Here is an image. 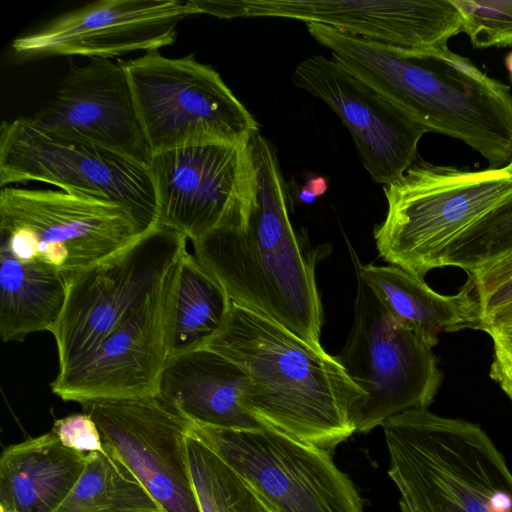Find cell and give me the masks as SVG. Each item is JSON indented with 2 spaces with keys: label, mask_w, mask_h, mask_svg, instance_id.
Masks as SVG:
<instances>
[{
  "label": "cell",
  "mask_w": 512,
  "mask_h": 512,
  "mask_svg": "<svg viewBox=\"0 0 512 512\" xmlns=\"http://www.w3.org/2000/svg\"><path fill=\"white\" fill-rule=\"evenodd\" d=\"M332 58L367 83L427 133L458 139L489 168L512 160V92L448 47L412 49L308 23Z\"/></svg>",
  "instance_id": "cell-1"
},
{
  "label": "cell",
  "mask_w": 512,
  "mask_h": 512,
  "mask_svg": "<svg viewBox=\"0 0 512 512\" xmlns=\"http://www.w3.org/2000/svg\"><path fill=\"white\" fill-rule=\"evenodd\" d=\"M248 143L257 176V202L247 216L193 241L194 256L231 302L320 348L323 307L315 258L290 219L287 184L274 146L260 131Z\"/></svg>",
  "instance_id": "cell-2"
},
{
  "label": "cell",
  "mask_w": 512,
  "mask_h": 512,
  "mask_svg": "<svg viewBox=\"0 0 512 512\" xmlns=\"http://www.w3.org/2000/svg\"><path fill=\"white\" fill-rule=\"evenodd\" d=\"M203 347L246 374L243 407L262 426L328 452L357 432L365 393L323 347L233 302Z\"/></svg>",
  "instance_id": "cell-3"
},
{
  "label": "cell",
  "mask_w": 512,
  "mask_h": 512,
  "mask_svg": "<svg viewBox=\"0 0 512 512\" xmlns=\"http://www.w3.org/2000/svg\"><path fill=\"white\" fill-rule=\"evenodd\" d=\"M382 427L401 512H512V471L479 425L415 408Z\"/></svg>",
  "instance_id": "cell-4"
},
{
  "label": "cell",
  "mask_w": 512,
  "mask_h": 512,
  "mask_svg": "<svg viewBox=\"0 0 512 512\" xmlns=\"http://www.w3.org/2000/svg\"><path fill=\"white\" fill-rule=\"evenodd\" d=\"M383 190L388 209L373 233L378 253L424 279L442 267L453 239L512 195V172L505 167L470 171L418 159Z\"/></svg>",
  "instance_id": "cell-5"
},
{
  "label": "cell",
  "mask_w": 512,
  "mask_h": 512,
  "mask_svg": "<svg viewBox=\"0 0 512 512\" xmlns=\"http://www.w3.org/2000/svg\"><path fill=\"white\" fill-rule=\"evenodd\" d=\"M28 181L118 203L143 234L158 224L149 166L73 134L46 129L30 117L0 127V186Z\"/></svg>",
  "instance_id": "cell-6"
},
{
  "label": "cell",
  "mask_w": 512,
  "mask_h": 512,
  "mask_svg": "<svg viewBox=\"0 0 512 512\" xmlns=\"http://www.w3.org/2000/svg\"><path fill=\"white\" fill-rule=\"evenodd\" d=\"M141 234L131 213L115 202L64 190L6 186L0 191V250L67 278Z\"/></svg>",
  "instance_id": "cell-7"
},
{
  "label": "cell",
  "mask_w": 512,
  "mask_h": 512,
  "mask_svg": "<svg viewBox=\"0 0 512 512\" xmlns=\"http://www.w3.org/2000/svg\"><path fill=\"white\" fill-rule=\"evenodd\" d=\"M118 62L152 154L199 142H244L259 131L219 73L193 54L169 58L152 50Z\"/></svg>",
  "instance_id": "cell-8"
},
{
  "label": "cell",
  "mask_w": 512,
  "mask_h": 512,
  "mask_svg": "<svg viewBox=\"0 0 512 512\" xmlns=\"http://www.w3.org/2000/svg\"><path fill=\"white\" fill-rule=\"evenodd\" d=\"M186 241L176 230L157 224L68 278L65 306L51 332L59 372L81 360L145 305L186 251Z\"/></svg>",
  "instance_id": "cell-9"
},
{
  "label": "cell",
  "mask_w": 512,
  "mask_h": 512,
  "mask_svg": "<svg viewBox=\"0 0 512 512\" xmlns=\"http://www.w3.org/2000/svg\"><path fill=\"white\" fill-rule=\"evenodd\" d=\"M356 274L353 324L335 358L365 393L357 432L367 433L399 413L429 408L442 373L432 348L401 325Z\"/></svg>",
  "instance_id": "cell-10"
},
{
  "label": "cell",
  "mask_w": 512,
  "mask_h": 512,
  "mask_svg": "<svg viewBox=\"0 0 512 512\" xmlns=\"http://www.w3.org/2000/svg\"><path fill=\"white\" fill-rule=\"evenodd\" d=\"M190 423V430L242 476L272 512H365L358 490L331 452L267 427Z\"/></svg>",
  "instance_id": "cell-11"
},
{
  "label": "cell",
  "mask_w": 512,
  "mask_h": 512,
  "mask_svg": "<svg viewBox=\"0 0 512 512\" xmlns=\"http://www.w3.org/2000/svg\"><path fill=\"white\" fill-rule=\"evenodd\" d=\"M158 224L192 242L248 214L257 176L248 141H207L155 152L149 161Z\"/></svg>",
  "instance_id": "cell-12"
},
{
  "label": "cell",
  "mask_w": 512,
  "mask_h": 512,
  "mask_svg": "<svg viewBox=\"0 0 512 512\" xmlns=\"http://www.w3.org/2000/svg\"><path fill=\"white\" fill-rule=\"evenodd\" d=\"M176 284L177 262L140 310L81 360L58 372L52 392L78 403L157 395L171 357Z\"/></svg>",
  "instance_id": "cell-13"
},
{
  "label": "cell",
  "mask_w": 512,
  "mask_h": 512,
  "mask_svg": "<svg viewBox=\"0 0 512 512\" xmlns=\"http://www.w3.org/2000/svg\"><path fill=\"white\" fill-rule=\"evenodd\" d=\"M192 4L197 14L296 19L412 49L448 47L463 25L452 0H193Z\"/></svg>",
  "instance_id": "cell-14"
},
{
  "label": "cell",
  "mask_w": 512,
  "mask_h": 512,
  "mask_svg": "<svg viewBox=\"0 0 512 512\" xmlns=\"http://www.w3.org/2000/svg\"><path fill=\"white\" fill-rule=\"evenodd\" d=\"M103 445L119 457L165 512H200L185 439L190 421L158 395L80 403Z\"/></svg>",
  "instance_id": "cell-15"
},
{
  "label": "cell",
  "mask_w": 512,
  "mask_h": 512,
  "mask_svg": "<svg viewBox=\"0 0 512 512\" xmlns=\"http://www.w3.org/2000/svg\"><path fill=\"white\" fill-rule=\"evenodd\" d=\"M292 81L340 118L374 182L393 183L419 159L418 144L427 131L333 58L304 59Z\"/></svg>",
  "instance_id": "cell-16"
},
{
  "label": "cell",
  "mask_w": 512,
  "mask_h": 512,
  "mask_svg": "<svg viewBox=\"0 0 512 512\" xmlns=\"http://www.w3.org/2000/svg\"><path fill=\"white\" fill-rule=\"evenodd\" d=\"M195 15L188 0H100L55 17L17 37L13 50L23 57L80 55L110 59L171 45L178 24Z\"/></svg>",
  "instance_id": "cell-17"
},
{
  "label": "cell",
  "mask_w": 512,
  "mask_h": 512,
  "mask_svg": "<svg viewBox=\"0 0 512 512\" xmlns=\"http://www.w3.org/2000/svg\"><path fill=\"white\" fill-rule=\"evenodd\" d=\"M30 119L38 126L80 136L148 165L146 140L122 65L105 58L67 71L52 98Z\"/></svg>",
  "instance_id": "cell-18"
},
{
  "label": "cell",
  "mask_w": 512,
  "mask_h": 512,
  "mask_svg": "<svg viewBox=\"0 0 512 512\" xmlns=\"http://www.w3.org/2000/svg\"><path fill=\"white\" fill-rule=\"evenodd\" d=\"M246 374L208 348L173 355L162 374L158 396L190 422L249 429L262 426L243 407Z\"/></svg>",
  "instance_id": "cell-19"
},
{
  "label": "cell",
  "mask_w": 512,
  "mask_h": 512,
  "mask_svg": "<svg viewBox=\"0 0 512 512\" xmlns=\"http://www.w3.org/2000/svg\"><path fill=\"white\" fill-rule=\"evenodd\" d=\"M86 456L51 430L6 447L0 458V511L53 512L83 472Z\"/></svg>",
  "instance_id": "cell-20"
},
{
  "label": "cell",
  "mask_w": 512,
  "mask_h": 512,
  "mask_svg": "<svg viewBox=\"0 0 512 512\" xmlns=\"http://www.w3.org/2000/svg\"><path fill=\"white\" fill-rule=\"evenodd\" d=\"M354 263L356 272L390 314L431 348L442 332L479 330L481 318L468 282L457 294L442 295L400 267L363 265L355 256Z\"/></svg>",
  "instance_id": "cell-21"
},
{
  "label": "cell",
  "mask_w": 512,
  "mask_h": 512,
  "mask_svg": "<svg viewBox=\"0 0 512 512\" xmlns=\"http://www.w3.org/2000/svg\"><path fill=\"white\" fill-rule=\"evenodd\" d=\"M68 278L40 262L21 261L0 250V336L22 341L52 332L63 312Z\"/></svg>",
  "instance_id": "cell-22"
},
{
  "label": "cell",
  "mask_w": 512,
  "mask_h": 512,
  "mask_svg": "<svg viewBox=\"0 0 512 512\" xmlns=\"http://www.w3.org/2000/svg\"><path fill=\"white\" fill-rule=\"evenodd\" d=\"M230 303L218 280L186 250L177 261L171 356L202 348L220 328Z\"/></svg>",
  "instance_id": "cell-23"
},
{
  "label": "cell",
  "mask_w": 512,
  "mask_h": 512,
  "mask_svg": "<svg viewBox=\"0 0 512 512\" xmlns=\"http://www.w3.org/2000/svg\"><path fill=\"white\" fill-rule=\"evenodd\" d=\"M104 449L86 456L78 481L53 512L163 510L126 464L109 448Z\"/></svg>",
  "instance_id": "cell-24"
},
{
  "label": "cell",
  "mask_w": 512,
  "mask_h": 512,
  "mask_svg": "<svg viewBox=\"0 0 512 512\" xmlns=\"http://www.w3.org/2000/svg\"><path fill=\"white\" fill-rule=\"evenodd\" d=\"M185 444L200 512H272L252 486L191 430Z\"/></svg>",
  "instance_id": "cell-25"
},
{
  "label": "cell",
  "mask_w": 512,
  "mask_h": 512,
  "mask_svg": "<svg viewBox=\"0 0 512 512\" xmlns=\"http://www.w3.org/2000/svg\"><path fill=\"white\" fill-rule=\"evenodd\" d=\"M512 250V195L486 213L447 246L442 267L466 273Z\"/></svg>",
  "instance_id": "cell-26"
},
{
  "label": "cell",
  "mask_w": 512,
  "mask_h": 512,
  "mask_svg": "<svg viewBox=\"0 0 512 512\" xmlns=\"http://www.w3.org/2000/svg\"><path fill=\"white\" fill-rule=\"evenodd\" d=\"M452 1L462 16V32L475 47H512V1Z\"/></svg>",
  "instance_id": "cell-27"
},
{
  "label": "cell",
  "mask_w": 512,
  "mask_h": 512,
  "mask_svg": "<svg viewBox=\"0 0 512 512\" xmlns=\"http://www.w3.org/2000/svg\"><path fill=\"white\" fill-rule=\"evenodd\" d=\"M467 275L481 321L512 303V250Z\"/></svg>",
  "instance_id": "cell-28"
},
{
  "label": "cell",
  "mask_w": 512,
  "mask_h": 512,
  "mask_svg": "<svg viewBox=\"0 0 512 512\" xmlns=\"http://www.w3.org/2000/svg\"><path fill=\"white\" fill-rule=\"evenodd\" d=\"M479 330L493 342L489 376L512 402V303L485 317Z\"/></svg>",
  "instance_id": "cell-29"
},
{
  "label": "cell",
  "mask_w": 512,
  "mask_h": 512,
  "mask_svg": "<svg viewBox=\"0 0 512 512\" xmlns=\"http://www.w3.org/2000/svg\"><path fill=\"white\" fill-rule=\"evenodd\" d=\"M51 430L64 446L78 453L88 455L105 450L97 425L83 412L57 419Z\"/></svg>",
  "instance_id": "cell-30"
},
{
  "label": "cell",
  "mask_w": 512,
  "mask_h": 512,
  "mask_svg": "<svg viewBox=\"0 0 512 512\" xmlns=\"http://www.w3.org/2000/svg\"><path fill=\"white\" fill-rule=\"evenodd\" d=\"M303 187L318 198L326 193L328 180L323 176H314L309 178Z\"/></svg>",
  "instance_id": "cell-31"
},
{
  "label": "cell",
  "mask_w": 512,
  "mask_h": 512,
  "mask_svg": "<svg viewBox=\"0 0 512 512\" xmlns=\"http://www.w3.org/2000/svg\"><path fill=\"white\" fill-rule=\"evenodd\" d=\"M297 197L298 199L305 203V204H311L313 203L317 197L314 196L312 193H310L308 190H306L304 187H302L298 192H297Z\"/></svg>",
  "instance_id": "cell-32"
},
{
  "label": "cell",
  "mask_w": 512,
  "mask_h": 512,
  "mask_svg": "<svg viewBox=\"0 0 512 512\" xmlns=\"http://www.w3.org/2000/svg\"><path fill=\"white\" fill-rule=\"evenodd\" d=\"M505 67L508 71L510 80L512 81V51H510L504 59Z\"/></svg>",
  "instance_id": "cell-33"
},
{
  "label": "cell",
  "mask_w": 512,
  "mask_h": 512,
  "mask_svg": "<svg viewBox=\"0 0 512 512\" xmlns=\"http://www.w3.org/2000/svg\"><path fill=\"white\" fill-rule=\"evenodd\" d=\"M509 172H512V160L509 162V164L505 167Z\"/></svg>",
  "instance_id": "cell-34"
},
{
  "label": "cell",
  "mask_w": 512,
  "mask_h": 512,
  "mask_svg": "<svg viewBox=\"0 0 512 512\" xmlns=\"http://www.w3.org/2000/svg\"><path fill=\"white\" fill-rule=\"evenodd\" d=\"M153 512H164L163 510H160V511H153Z\"/></svg>",
  "instance_id": "cell-35"
},
{
  "label": "cell",
  "mask_w": 512,
  "mask_h": 512,
  "mask_svg": "<svg viewBox=\"0 0 512 512\" xmlns=\"http://www.w3.org/2000/svg\"><path fill=\"white\" fill-rule=\"evenodd\" d=\"M1 512V511H0Z\"/></svg>",
  "instance_id": "cell-36"
}]
</instances>
